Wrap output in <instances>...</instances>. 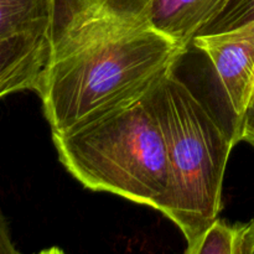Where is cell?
Here are the masks:
<instances>
[{"label":"cell","mask_w":254,"mask_h":254,"mask_svg":"<svg viewBox=\"0 0 254 254\" xmlns=\"http://www.w3.org/2000/svg\"><path fill=\"white\" fill-rule=\"evenodd\" d=\"M155 107L169 158V189L163 210L195 254L222 207V188L231 150L230 128L175 73L168 72L154 89Z\"/></svg>","instance_id":"3957f363"},{"label":"cell","mask_w":254,"mask_h":254,"mask_svg":"<svg viewBox=\"0 0 254 254\" xmlns=\"http://www.w3.org/2000/svg\"><path fill=\"white\" fill-rule=\"evenodd\" d=\"M243 254H254V218L246 227Z\"/></svg>","instance_id":"8fae6325"},{"label":"cell","mask_w":254,"mask_h":254,"mask_svg":"<svg viewBox=\"0 0 254 254\" xmlns=\"http://www.w3.org/2000/svg\"><path fill=\"white\" fill-rule=\"evenodd\" d=\"M19 251L15 248L14 242L11 240L9 226L4 215L0 211V254H17Z\"/></svg>","instance_id":"9c48e42d"},{"label":"cell","mask_w":254,"mask_h":254,"mask_svg":"<svg viewBox=\"0 0 254 254\" xmlns=\"http://www.w3.org/2000/svg\"><path fill=\"white\" fill-rule=\"evenodd\" d=\"M153 0H52L36 93L52 134L148 93L185 52L151 20Z\"/></svg>","instance_id":"6da1fadb"},{"label":"cell","mask_w":254,"mask_h":254,"mask_svg":"<svg viewBox=\"0 0 254 254\" xmlns=\"http://www.w3.org/2000/svg\"><path fill=\"white\" fill-rule=\"evenodd\" d=\"M247 141L254 146V97L250 103L241 129V141Z\"/></svg>","instance_id":"30bf717a"},{"label":"cell","mask_w":254,"mask_h":254,"mask_svg":"<svg viewBox=\"0 0 254 254\" xmlns=\"http://www.w3.org/2000/svg\"><path fill=\"white\" fill-rule=\"evenodd\" d=\"M47 59V31L0 39V99L16 92H36Z\"/></svg>","instance_id":"5b68a950"},{"label":"cell","mask_w":254,"mask_h":254,"mask_svg":"<svg viewBox=\"0 0 254 254\" xmlns=\"http://www.w3.org/2000/svg\"><path fill=\"white\" fill-rule=\"evenodd\" d=\"M154 89L52 140L62 165L86 189L160 212L170 174Z\"/></svg>","instance_id":"7a4b0ae2"},{"label":"cell","mask_w":254,"mask_h":254,"mask_svg":"<svg viewBox=\"0 0 254 254\" xmlns=\"http://www.w3.org/2000/svg\"><path fill=\"white\" fill-rule=\"evenodd\" d=\"M227 0H153L151 20L184 52L221 11Z\"/></svg>","instance_id":"8992f818"},{"label":"cell","mask_w":254,"mask_h":254,"mask_svg":"<svg viewBox=\"0 0 254 254\" xmlns=\"http://www.w3.org/2000/svg\"><path fill=\"white\" fill-rule=\"evenodd\" d=\"M52 0H0V39L49 31Z\"/></svg>","instance_id":"52a82bcc"},{"label":"cell","mask_w":254,"mask_h":254,"mask_svg":"<svg viewBox=\"0 0 254 254\" xmlns=\"http://www.w3.org/2000/svg\"><path fill=\"white\" fill-rule=\"evenodd\" d=\"M247 223L228 225L217 220L207 228L195 254H243Z\"/></svg>","instance_id":"ba28073f"},{"label":"cell","mask_w":254,"mask_h":254,"mask_svg":"<svg viewBox=\"0 0 254 254\" xmlns=\"http://www.w3.org/2000/svg\"><path fill=\"white\" fill-rule=\"evenodd\" d=\"M212 64L231 114L236 144L254 97V0H227L192 40Z\"/></svg>","instance_id":"277c9868"}]
</instances>
